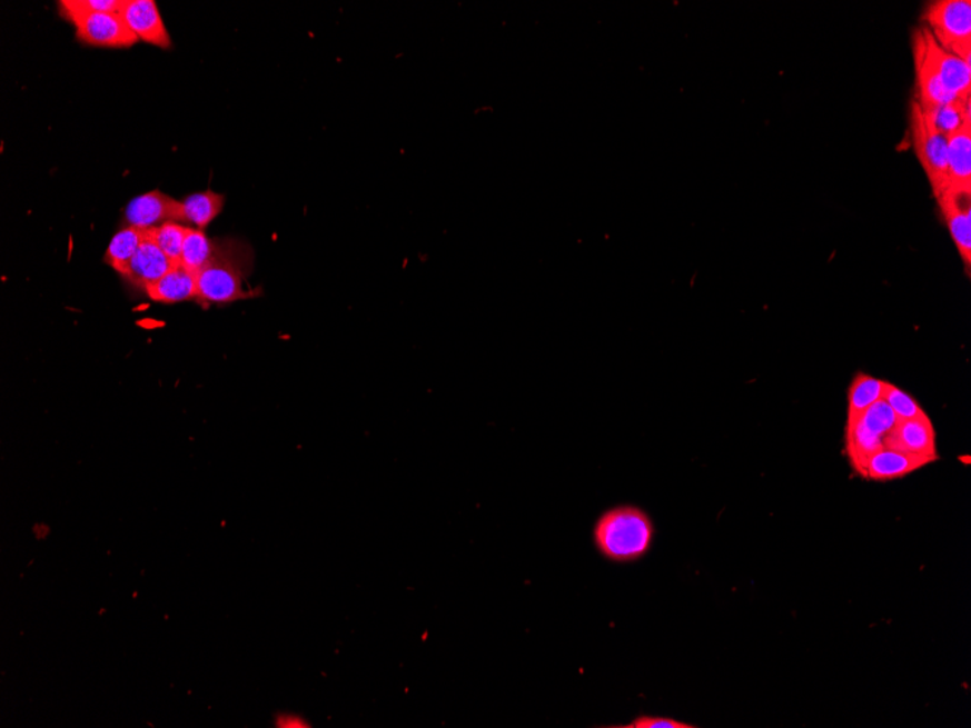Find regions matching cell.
Returning <instances> with one entry per match:
<instances>
[{"mask_svg":"<svg viewBox=\"0 0 971 728\" xmlns=\"http://www.w3.org/2000/svg\"><path fill=\"white\" fill-rule=\"evenodd\" d=\"M915 101L923 111L971 98V63L942 49L925 27L912 36Z\"/></svg>","mask_w":971,"mask_h":728,"instance_id":"obj_1","label":"cell"},{"mask_svg":"<svg viewBox=\"0 0 971 728\" xmlns=\"http://www.w3.org/2000/svg\"><path fill=\"white\" fill-rule=\"evenodd\" d=\"M254 249L240 239L217 240L210 262L198 272V302L202 307L260 297V288L248 287L254 271Z\"/></svg>","mask_w":971,"mask_h":728,"instance_id":"obj_2","label":"cell"},{"mask_svg":"<svg viewBox=\"0 0 971 728\" xmlns=\"http://www.w3.org/2000/svg\"><path fill=\"white\" fill-rule=\"evenodd\" d=\"M655 538L652 518L638 506L620 505L605 510L594 527L601 555L614 562L641 560Z\"/></svg>","mask_w":971,"mask_h":728,"instance_id":"obj_3","label":"cell"},{"mask_svg":"<svg viewBox=\"0 0 971 728\" xmlns=\"http://www.w3.org/2000/svg\"><path fill=\"white\" fill-rule=\"evenodd\" d=\"M922 21L942 49L971 63L970 0H937L928 4Z\"/></svg>","mask_w":971,"mask_h":728,"instance_id":"obj_4","label":"cell"},{"mask_svg":"<svg viewBox=\"0 0 971 728\" xmlns=\"http://www.w3.org/2000/svg\"><path fill=\"white\" fill-rule=\"evenodd\" d=\"M911 137L919 163L931 183L934 197L949 188V144L947 137L941 134L928 118L921 106L912 99Z\"/></svg>","mask_w":971,"mask_h":728,"instance_id":"obj_5","label":"cell"},{"mask_svg":"<svg viewBox=\"0 0 971 728\" xmlns=\"http://www.w3.org/2000/svg\"><path fill=\"white\" fill-rule=\"evenodd\" d=\"M76 28V36L85 44L106 49H129L139 41L120 13L60 11Z\"/></svg>","mask_w":971,"mask_h":728,"instance_id":"obj_6","label":"cell"},{"mask_svg":"<svg viewBox=\"0 0 971 728\" xmlns=\"http://www.w3.org/2000/svg\"><path fill=\"white\" fill-rule=\"evenodd\" d=\"M127 227L150 230L169 221H184L182 201L174 200L160 191H151L132 198L126 208Z\"/></svg>","mask_w":971,"mask_h":728,"instance_id":"obj_7","label":"cell"},{"mask_svg":"<svg viewBox=\"0 0 971 728\" xmlns=\"http://www.w3.org/2000/svg\"><path fill=\"white\" fill-rule=\"evenodd\" d=\"M938 207L949 227L951 239L970 273L971 263V193L947 188L935 197Z\"/></svg>","mask_w":971,"mask_h":728,"instance_id":"obj_8","label":"cell"},{"mask_svg":"<svg viewBox=\"0 0 971 728\" xmlns=\"http://www.w3.org/2000/svg\"><path fill=\"white\" fill-rule=\"evenodd\" d=\"M937 460L938 458L913 457L894 451V449L883 448L866 458L861 466L855 468V472L862 479L888 483V481L904 479V477L932 465Z\"/></svg>","mask_w":971,"mask_h":728,"instance_id":"obj_9","label":"cell"},{"mask_svg":"<svg viewBox=\"0 0 971 728\" xmlns=\"http://www.w3.org/2000/svg\"><path fill=\"white\" fill-rule=\"evenodd\" d=\"M884 448L913 457L940 458L937 451V432L930 416L898 420L884 438Z\"/></svg>","mask_w":971,"mask_h":728,"instance_id":"obj_10","label":"cell"},{"mask_svg":"<svg viewBox=\"0 0 971 728\" xmlns=\"http://www.w3.org/2000/svg\"><path fill=\"white\" fill-rule=\"evenodd\" d=\"M120 17L132 34L147 44L168 50L172 47L168 30L155 0H125Z\"/></svg>","mask_w":971,"mask_h":728,"instance_id":"obj_11","label":"cell"},{"mask_svg":"<svg viewBox=\"0 0 971 728\" xmlns=\"http://www.w3.org/2000/svg\"><path fill=\"white\" fill-rule=\"evenodd\" d=\"M172 267L174 263L169 261L159 246L150 238L149 231H147L145 242L141 243L136 257L131 259L129 267L125 269L121 277L127 282H130L131 286L147 291V288L158 282Z\"/></svg>","mask_w":971,"mask_h":728,"instance_id":"obj_12","label":"cell"},{"mask_svg":"<svg viewBox=\"0 0 971 728\" xmlns=\"http://www.w3.org/2000/svg\"><path fill=\"white\" fill-rule=\"evenodd\" d=\"M146 295L164 305L198 300L197 273L189 271L181 263L174 265L165 277L147 288Z\"/></svg>","mask_w":971,"mask_h":728,"instance_id":"obj_13","label":"cell"},{"mask_svg":"<svg viewBox=\"0 0 971 728\" xmlns=\"http://www.w3.org/2000/svg\"><path fill=\"white\" fill-rule=\"evenodd\" d=\"M949 144V188L971 193V124L947 137Z\"/></svg>","mask_w":971,"mask_h":728,"instance_id":"obj_14","label":"cell"},{"mask_svg":"<svg viewBox=\"0 0 971 728\" xmlns=\"http://www.w3.org/2000/svg\"><path fill=\"white\" fill-rule=\"evenodd\" d=\"M885 382L869 373H856L848 390L846 423L854 422L866 409L883 400Z\"/></svg>","mask_w":971,"mask_h":728,"instance_id":"obj_15","label":"cell"},{"mask_svg":"<svg viewBox=\"0 0 971 728\" xmlns=\"http://www.w3.org/2000/svg\"><path fill=\"white\" fill-rule=\"evenodd\" d=\"M225 202L226 198L221 193H192L182 201L185 223L196 226V229H207L221 215Z\"/></svg>","mask_w":971,"mask_h":728,"instance_id":"obj_16","label":"cell"},{"mask_svg":"<svg viewBox=\"0 0 971 728\" xmlns=\"http://www.w3.org/2000/svg\"><path fill=\"white\" fill-rule=\"evenodd\" d=\"M147 230L125 227L117 235H113L103 261L121 276L125 269L129 267L131 259L136 257L141 243L145 242Z\"/></svg>","mask_w":971,"mask_h":728,"instance_id":"obj_17","label":"cell"},{"mask_svg":"<svg viewBox=\"0 0 971 728\" xmlns=\"http://www.w3.org/2000/svg\"><path fill=\"white\" fill-rule=\"evenodd\" d=\"M216 246L217 240L208 238L202 230L196 229V227H188L187 238H185L182 248L181 265L198 276V272L210 262L212 255L216 252Z\"/></svg>","mask_w":971,"mask_h":728,"instance_id":"obj_18","label":"cell"},{"mask_svg":"<svg viewBox=\"0 0 971 728\" xmlns=\"http://www.w3.org/2000/svg\"><path fill=\"white\" fill-rule=\"evenodd\" d=\"M925 113L935 129L941 134L949 137L961 127L971 124V98L961 99V101L925 111Z\"/></svg>","mask_w":971,"mask_h":728,"instance_id":"obj_19","label":"cell"},{"mask_svg":"<svg viewBox=\"0 0 971 728\" xmlns=\"http://www.w3.org/2000/svg\"><path fill=\"white\" fill-rule=\"evenodd\" d=\"M153 242L159 246L160 250L168 257L174 265L181 263V255L185 238H187L188 227L175 221H169L155 229L147 230Z\"/></svg>","mask_w":971,"mask_h":728,"instance_id":"obj_20","label":"cell"},{"mask_svg":"<svg viewBox=\"0 0 971 728\" xmlns=\"http://www.w3.org/2000/svg\"><path fill=\"white\" fill-rule=\"evenodd\" d=\"M883 400L889 405V408L893 410L898 420L925 418V416H928L927 411L922 409V406L919 405L915 397L899 389V387L892 385V382H885Z\"/></svg>","mask_w":971,"mask_h":728,"instance_id":"obj_21","label":"cell"},{"mask_svg":"<svg viewBox=\"0 0 971 728\" xmlns=\"http://www.w3.org/2000/svg\"><path fill=\"white\" fill-rule=\"evenodd\" d=\"M125 0H61L60 11L120 13Z\"/></svg>","mask_w":971,"mask_h":728,"instance_id":"obj_22","label":"cell"},{"mask_svg":"<svg viewBox=\"0 0 971 728\" xmlns=\"http://www.w3.org/2000/svg\"><path fill=\"white\" fill-rule=\"evenodd\" d=\"M611 728H695L696 726L688 725L674 720V718L641 716L634 718L632 722L625 726H610Z\"/></svg>","mask_w":971,"mask_h":728,"instance_id":"obj_23","label":"cell"}]
</instances>
